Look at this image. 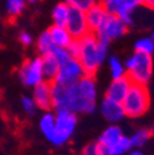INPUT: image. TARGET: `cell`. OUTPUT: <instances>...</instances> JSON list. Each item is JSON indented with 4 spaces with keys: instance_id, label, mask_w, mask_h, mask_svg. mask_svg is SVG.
<instances>
[{
    "instance_id": "cell-1",
    "label": "cell",
    "mask_w": 154,
    "mask_h": 155,
    "mask_svg": "<svg viewBox=\"0 0 154 155\" xmlns=\"http://www.w3.org/2000/svg\"><path fill=\"white\" fill-rule=\"evenodd\" d=\"M96 83L94 76H83L75 84L67 86L62 108L79 113H94L96 110Z\"/></svg>"
},
{
    "instance_id": "cell-2",
    "label": "cell",
    "mask_w": 154,
    "mask_h": 155,
    "mask_svg": "<svg viewBox=\"0 0 154 155\" xmlns=\"http://www.w3.org/2000/svg\"><path fill=\"white\" fill-rule=\"evenodd\" d=\"M51 53L55 57L57 62L59 64V73L53 83H58V84L69 86L75 84L83 76L86 75L80 62L76 58H73L68 53L67 48L53 47Z\"/></svg>"
},
{
    "instance_id": "cell-3",
    "label": "cell",
    "mask_w": 154,
    "mask_h": 155,
    "mask_svg": "<svg viewBox=\"0 0 154 155\" xmlns=\"http://www.w3.org/2000/svg\"><path fill=\"white\" fill-rule=\"evenodd\" d=\"M126 75L133 84L147 86L153 75V58L149 54L134 52L125 63Z\"/></svg>"
},
{
    "instance_id": "cell-4",
    "label": "cell",
    "mask_w": 154,
    "mask_h": 155,
    "mask_svg": "<svg viewBox=\"0 0 154 155\" xmlns=\"http://www.w3.org/2000/svg\"><path fill=\"white\" fill-rule=\"evenodd\" d=\"M125 114L129 118H138L147 113L150 106L149 90L144 85H131L126 97L122 101Z\"/></svg>"
},
{
    "instance_id": "cell-5",
    "label": "cell",
    "mask_w": 154,
    "mask_h": 155,
    "mask_svg": "<svg viewBox=\"0 0 154 155\" xmlns=\"http://www.w3.org/2000/svg\"><path fill=\"white\" fill-rule=\"evenodd\" d=\"M80 54L78 61L84 68V71L88 76H94L98 71L99 67L102 64V61L98 51V37L95 33L89 32L80 40Z\"/></svg>"
},
{
    "instance_id": "cell-6",
    "label": "cell",
    "mask_w": 154,
    "mask_h": 155,
    "mask_svg": "<svg viewBox=\"0 0 154 155\" xmlns=\"http://www.w3.org/2000/svg\"><path fill=\"white\" fill-rule=\"evenodd\" d=\"M55 116V132L53 140L51 142L55 147H62L73 135L76 124H78V114L68 110H59L54 112Z\"/></svg>"
},
{
    "instance_id": "cell-7",
    "label": "cell",
    "mask_w": 154,
    "mask_h": 155,
    "mask_svg": "<svg viewBox=\"0 0 154 155\" xmlns=\"http://www.w3.org/2000/svg\"><path fill=\"white\" fill-rule=\"evenodd\" d=\"M18 78H20L21 83L28 87H35L42 81H45L42 58L36 57L32 59L25 61L18 69Z\"/></svg>"
},
{
    "instance_id": "cell-8",
    "label": "cell",
    "mask_w": 154,
    "mask_h": 155,
    "mask_svg": "<svg viewBox=\"0 0 154 155\" xmlns=\"http://www.w3.org/2000/svg\"><path fill=\"white\" fill-rule=\"evenodd\" d=\"M127 31H128V26L119 16L107 14L104 24L96 31L95 36L98 37L99 40H104V41H107L111 43V41L119 40L120 37L125 36L127 33Z\"/></svg>"
},
{
    "instance_id": "cell-9",
    "label": "cell",
    "mask_w": 154,
    "mask_h": 155,
    "mask_svg": "<svg viewBox=\"0 0 154 155\" xmlns=\"http://www.w3.org/2000/svg\"><path fill=\"white\" fill-rule=\"evenodd\" d=\"M65 27L69 31V33L72 35L73 40H80L82 37L88 35L90 31H89L88 22H86L85 11L70 6L69 17H68Z\"/></svg>"
},
{
    "instance_id": "cell-10",
    "label": "cell",
    "mask_w": 154,
    "mask_h": 155,
    "mask_svg": "<svg viewBox=\"0 0 154 155\" xmlns=\"http://www.w3.org/2000/svg\"><path fill=\"white\" fill-rule=\"evenodd\" d=\"M32 99L36 102L37 108L42 111H51L53 108L52 104V83L42 81L33 87Z\"/></svg>"
},
{
    "instance_id": "cell-11",
    "label": "cell",
    "mask_w": 154,
    "mask_h": 155,
    "mask_svg": "<svg viewBox=\"0 0 154 155\" xmlns=\"http://www.w3.org/2000/svg\"><path fill=\"white\" fill-rule=\"evenodd\" d=\"M131 85H132V81L128 79L127 75L120 78V79H113L112 83L110 84V86L106 90L105 97L110 99L112 101L122 104V101L126 97V95H127Z\"/></svg>"
},
{
    "instance_id": "cell-12",
    "label": "cell",
    "mask_w": 154,
    "mask_h": 155,
    "mask_svg": "<svg viewBox=\"0 0 154 155\" xmlns=\"http://www.w3.org/2000/svg\"><path fill=\"white\" fill-rule=\"evenodd\" d=\"M106 16H107V11L105 10V8L102 6V4L100 2H98L90 9H88L85 11V17H86L89 31L91 33H96V31L104 24Z\"/></svg>"
},
{
    "instance_id": "cell-13",
    "label": "cell",
    "mask_w": 154,
    "mask_h": 155,
    "mask_svg": "<svg viewBox=\"0 0 154 155\" xmlns=\"http://www.w3.org/2000/svg\"><path fill=\"white\" fill-rule=\"evenodd\" d=\"M100 111L104 118L111 123H117L125 117V111L121 102L112 101L110 99H104L100 105Z\"/></svg>"
},
{
    "instance_id": "cell-14",
    "label": "cell",
    "mask_w": 154,
    "mask_h": 155,
    "mask_svg": "<svg viewBox=\"0 0 154 155\" xmlns=\"http://www.w3.org/2000/svg\"><path fill=\"white\" fill-rule=\"evenodd\" d=\"M49 35L52 37V41L54 47H61V48H68V46L72 43L73 37L67 30L65 26H55L52 25L49 27Z\"/></svg>"
},
{
    "instance_id": "cell-15",
    "label": "cell",
    "mask_w": 154,
    "mask_h": 155,
    "mask_svg": "<svg viewBox=\"0 0 154 155\" xmlns=\"http://www.w3.org/2000/svg\"><path fill=\"white\" fill-rule=\"evenodd\" d=\"M41 58H42V69H43L45 81L53 83L59 73V64L52 53L42 55Z\"/></svg>"
},
{
    "instance_id": "cell-16",
    "label": "cell",
    "mask_w": 154,
    "mask_h": 155,
    "mask_svg": "<svg viewBox=\"0 0 154 155\" xmlns=\"http://www.w3.org/2000/svg\"><path fill=\"white\" fill-rule=\"evenodd\" d=\"M40 129L43 133V135L47 138V140L52 142L55 132V116L52 111H46L40 118Z\"/></svg>"
},
{
    "instance_id": "cell-17",
    "label": "cell",
    "mask_w": 154,
    "mask_h": 155,
    "mask_svg": "<svg viewBox=\"0 0 154 155\" xmlns=\"http://www.w3.org/2000/svg\"><path fill=\"white\" fill-rule=\"evenodd\" d=\"M123 135L122 133V129L119 127V126H109L104 132L102 134L100 135V138H99V142L100 144H104L106 147H112L115 143H117L121 137Z\"/></svg>"
},
{
    "instance_id": "cell-18",
    "label": "cell",
    "mask_w": 154,
    "mask_h": 155,
    "mask_svg": "<svg viewBox=\"0 0 154 155\" xmlns=\"http://www.w3.org/2000/svg\"><path fill=\"white\" fill-rule=\"evenodd\" d=\"M69 11H70V6L63 2V3H58L52 10V20H53V25L55 26H65L68 17H69Z\"/></svg>"
},
{
    "instance_id": "cell-19",
    "label": "cell",
    "mask_w": 154,
    "mask_h": 155,
    "mask_svg": "<svg viewBox=\"0 0 154 155\" xmlns=\"http://www.w3.org/2000/svg\"><path fill=\"white\" fill-rule=\"evenodd\" d=\"M37 51L40 53V55H46V54H49L54 47L53 45V41H52V37L49 35V31H43L40 36L37 38Z\"/></svg>"
},
{
    "instance_id": "cell-20",
    "label": "cell",
    "mask_w": 154,
    "mask_h": 155,
    "mask_svg": "<svg viewBox=\"0 0 154 155\" xmlns=\"http://www.w3.org/2000/svg\"><path fill=\"white\" fill-rule=\"evenodd\" d=\"M26 4V0H5V11L10 17H17L24 12Z\"/></svg>"
},
{
    "instance_id": "cell-21",
    "label": "cell",
    "mask_w": 154,
    "mask_h": 155,
    "mask_svg": "<svg viewBox=\"0 0 154 155\" xmlns=\"http://www.w3.org/2000/svg\"><path fill=\"white\" fill-rule=\"evenodd\" d=\"M132 148L133 147H132L131 139L123 134L117 143H115L112 147H110V150L112 155H126L128 151H131Z\"/></svg>"
},
{
    "instance_id": "cell-22",
    "label": "cell",
    "mask_w": 154,
    "mask_h": 155,
    "mask_svg": "<svg viewBox=\"0 0 154 155\" xmlns=\"http://www.w3.org/2000/svg\"><path fill=\"white\" fill-rule=\"evenodd\" d=\"M150 130L147 129V128H139L134 132L129 139H131V143H132V147H136V148H141L143 147L150 138Z\"/></svg>"
},
{
    "instance_id": "cell-23",
    "label": "cell",
    "mask_w": 154,
    "mask_h": 155,
    "mask_svg": "<svg viewBox=\"0 0 154 155\" xmlns=\"http://www.w3.org/2000/svg\"><path fill=\"white\" fill-rule=\"evenodd\" d=\"M109 67L112 75V79H120L122 76H126V68L125 64L119 59L117 57H110L109 59Z\"/></svg>"
},
{
    "instance_id": "cell-24",
    "label": "cell",
    "mask_w": 154,
    "mask_h": 155,
    "mask_svg": "<svg viewBox=\"0 0 154 155\" xmlns=\"http://www.w3.org/2000/svg\"><path fill=\"white\" fill-rule=\"evenodd\" d=\"M134 52L152 55L154 53V40L152 37H143L134 43Z\"/></svg>"
},
{
    "instance_id": "cell-25",
    "label": "cell",
    "mask_w": 154,
    "mask_h": 155,
    "mask_svg": "<svg viewBox=\"0 0 154 155\" xmlns=\"http://www.w3.org/2000/svg\"><path fill=\"white\" fill-rule=\"evenodd\" d=\"M99 2L102 4L107 14H112V15H116L120 8L123 5V0H99Z\"/></svg>"
},
{
    "instance_id": "cell-26",
    "label": "cell",
    "mask_w": 154,
    "mask_h": 155,
    "mask_svg": "<svg viewBox=\"0 0 154 155\" xmlns=\"http://www.w3.org/2000/svg\"><path fill=\"white\" fill-rule=\"evenodd\" d=\"M64 2L72 8H76L83 11H86L88 9H90L92 5L98 3L99 0H64Z\"/></svg>"
},
{
    "instance_id": "cell-27",
    "label": "cell",
    "mask_w": 154,
    "mask_h": 155,
    "mask_svg": "<svg viewBox=\"0 0 154 155\" xmlns=\"http://www.w3.org/2000/svg\"><path fill=\"white\" fill-rule=\"evenodd\" d=\"M21 105H22L24 111H25L27 114H30V116L35 114L36 111H37L36 102L33 101V99L31 97V96H24V97L21 99Z\"/></svg>"
},
{
    "instance_id": "cell-28",
    "label": "cell",
    "mask_w": 154,
    "mask_h": 155,
    "mask_svg": "<svg viewBox=\"0 0 154 155\" xmlns=\"http://www.w3.org/2000/svg\"><path fill=\"white\" fill-rule=\"evenodd\" d=\"M67 51L73 58H76V59H78L79 54H80V42H79V40H73L72 43L68 46Z\"/></svg>"
},
{
    "instance_id": "cell-29",
    "label": "cell",
    "mask_w": 154,
    "mask_h": 155,
    "mask_svg": "<svg viewBox=\"0 0 154 155\" xmlns=\"http://www.w3.org/2000/svg\"><path fill=\"white\" fill-rule=\"evenodd\" d=\"M82 155H98V143H91L86 145L83 149Z\"/></svg>"
},
{
    "instance_id": "cell-30",
    "label": "cell",
    "mask_w": 154,
    "mask_h": 155,
    "mask_svg": "<svg viewBox=\"0 0 154 155\" xmlns=\"http://www.w3.org/2000/svg\"><path fill=\"white\" fill-rule=\"evenodd\" d=\"M18 40H20V42L24 45V46H30L32 43V36L26 32V31H22L20 35H18Z\"/></svg>"
},
{
    "instance_id": "cell-31",
    "label": "cell",
    "mask_w": 154,
    "mask_h": 155,
    "mask_svg": "<svg viewBox=\"0 0 154 155\" xmlns=\"http://www.w3.org/2000/svg\"><path fill=\"white\" fill-rule=\"evenodd\" d=\"M123 5L132 10H136V8L143 5V0H123Z\"/></svg>"
},
{
    "instance_id": "cell-32",
    "label": "cell",
    "mask_w": 154,
    "mask_h": 155,
    "mask_svg": "<svg viewBox=\"0 0 154 155\" xmlns=\"http://www.w3.org/2000/svg\"><path fill=\"white\" fill-rule=\"evenodd\" d=\"M98 155H112L109 147L98 143Z\"/></svg>"
},
{
    "instance_id": "cell-33",
    "label": "cell",
    "mask_w": 154,
    "mask_h": 155,
    "mask_svg": "<svg viewBox=\"0 0 154 155\" xmlns=\"http://www.w3.org/2000/svg\"><path fill=\"white\" fill-rule=\"evenodd\" d=\"M143 5L148 9L154 10V0H143Z\"/></svg>"
},
{
    "instance_id": "cell-34",
    "label": "cell",
    "mask_w": 154,
    "mask_h": 155,
    "mask_svg": "<svg viewBox=\"0 0 154 155\" xmlns=\"http://www.w3.org/2000/svg\"><path fill=\"white\" fill-rule=\"evenodd\" d=\"M126 155H144L142 151H139V150H131V151H128Z\"/></svg>"
},
{
    "instance_id": "cell-35",
    "label": "cell",
    "mask_w": 154,
    "mask_h": 155,
    "mask_svg": "<svg viewBox=\"0 0 154 155\" xmlns=\"http://www.w3.org/2000/svg\"><path fill=\"white\" fill-rule=\"evenodd\" d=\"M149 130H150V134L154 137V122L152 123V127H150V129H149Z\"/></svg>"
},
{
    "instance_id": "cell-36",
    "label": "cell",
    "mask_w": 154,
    "mask_h": 155,
    "mask_svg": "<svg viewBox=\"0 0 154 155\" xmlns=\"http://www.w3.org/2000/svg\"><path fill=\"white\" fill-rule=\"evenodd\" d=\"M40 0H26V3H30V4H35V3H38Z\"/></svg>"
},
{
    "instance_id": "cell-37",
    "label": "cell",
    "mask_w": 154,
    "mask_h": 155,
    "mask_svg": "<svg viewBox=\"0 0 154 155\" xmlns=\"http://www.w3.org/2000/svg\"><path fill=\"white\" fill-rule=\"evenodd\" d=\"M152 38H153V40H154V31L152 32Z\"/></svg>"
}]
</instances>
